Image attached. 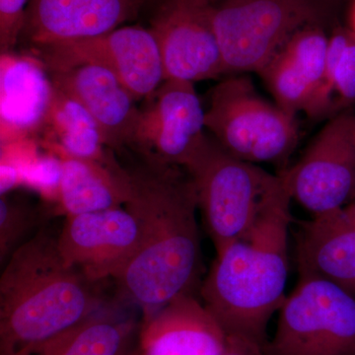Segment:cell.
Wrapping results in <instances>:
<instances>
[{"label":"cell","instance_id":"1","mask_svg":"<svg viewBox=\"0 0 355 355\" xmlns=\"http://www.w3.org/2000/svg\"><path fill=\"white\" fill-rule=\"evenodd\" d=\"M128 173L125 207L137 219L141 242L116 277L119 292L148 321L172 300L200 287L202 242L197 191L182 166L142 156Z\"/></svg>","mask_w":355,"mask_h":355},{"label":"cell","instance_id":"2","mask_svg":"<svg viewBox=\"0 0 355 355\" xmlns=\"http://www.w3.org/2000/svg\"><path fill=\"white\" fill-rule=\"evenodd\" d=\"M291 200L280 176L253 228L216 254L200 287L202 304L226 335L263 347L268 323L286 298Z\"/></svg>","mask_w":355,"mask_h":355},{"label":"cell","instance_id":"3","mask_svg":"<svg viewBox=\"0 0 355 355\" xmlns=\"http://www.w3.org/2000/svg\"><path fill=\"white\" fill-rule=\"evenodd\" d=\"M97 284L65 265L46 230L21 244L0 279V355H13L99 313Z\"/></svg>","mask_w":355,"mask_h":355},{"label":"cell","instance_id":"4","mask_svg":"<svg viewBox=\"0 0 355 355\" xmlns=\"http://www.w3.org/2000/svg\"><path fill=\"white\" fill-rule=\"evenodd\" d=\"M184 169L197 191L205 231L221 253L253 228L280 176L229 154L207 133Z\"/></svg>","mask_w":355,"mask_h":355},{"label":"cell","instance_id":"5","mask_svg":"<svg viewBox=\"0 0 355 355\" xmlns=\"http://www.w3.org/2000/svg\"><path fill=\"white\" fill-rule=\"evenodd\" d=\"M205 130L224 150L253 164L282 162L299 141L295 114L261 97L242 74L212 89Z\"/></svg>","mask_w":355,"mask_h":355},{"label":"cell","instance_id":"6","mask_svg":"<svg viewBox=\"0 0 355 355\" xmlns=\"http://www.w3.org/2000/svg\"><path fill=\"white\" fill-rule=\"evenodd\" d=\"M210 17L225 76L260 72L295 33L318 25V0H214Z\"/></svg>","mask_w":355,"mask_h":355},{"label":"cell","instance_id":"7","mask_svg":"<svg viewBox=\"0 0 355 355\" xmlns=\"http://www.w3.org/2000/svg\"><path fill=\"white\" fill-rule=\"evenodd\" d=\"M265 355H355V295L318 277H299L279 311Z\"/></svg>","mask_w":355,"mask_h":355},{"label":"cell","instance_id":"8","mask_svg":"<svg viewBox=\"0 0 355 355\" xmlns=\"http://www.w3.org/2000/svg\"><path fill=\"white\" fill-rule=\"evenodd\" d=\"M48 71L90 64L109 70L135 101L146 99L165 80L157 41L142 26H121L113 31L41 46Z\"/></svg>","mask_w":355,"mask_h":355},{"label":"cell","instance_id":"9","mask_svg":"<svg viewBox=\"0 0 355 355\" xmlns=\"http://www.w3.org/2000/svg\"><path fill=\"white\" fill-rule=\"evenodd\" d=\"M354 114H336L315 137L300 160L280 173L291 200L313 217L355 200Z\"/></svg>","mask_w":355,"mask_h":355},{"label":"cell","instance_id":"10","mask_svg":"<svg viewBox=\"0 0 355 355\" xmlns=\"http://www.w3.org/2000/svg\"><path fill=\"white\" fill-rule=\"evenodd\" d=\"M207 0H162L150 22L166 79L198 83L225 76Z\"/></svg>","mask_w":355,"mask_h":355},{"label":"cell","instance_id":"11","mask_svg":"<svg viewBox=\"0 0 355 355\" xmlns=\"http://www.w3.org/2000/svg\"><path fill=\"white\" fill-rule=\"evenodd\" d=\"M139 109L132 148L184 167L205 132V110L193 83L166 79Z\"/></svg>","mask_w":355,"mask_h":355},{"label":"cell","instance_id":"12","mask_svg":"<svg viewBox=\"0 0 355 355\" xmlns=\"http://www.w3.org/2000/svg\"><path fill=\"white\" fill-rule=\"evenodd\" d=\"M141 242L137 219L123 207L67 216L58 236L65 265L95 284L114 279L132 260Z\"/></svg>","mask_w":355,"mask_h":355},{"label":"cell","instance_id":"13","mask_svg":"<svg viewBox=\"0 0 355 355\" xmlns=\"http://www.w3.org/2000/svg\"><path fill=\"white\" fill-rule=\"evenodd\" d=\"M142 0H29L22 34L38 46L91 38L132 19Z\"/></svg>","mask_w":355,"mask_h":355},{"label":"cell","instance_id":"14","mask_svg":"<svg viewBox=\"0 0 355 355\" xmlns=\"http://www.w3.org/2000/svg\"><path fill=\"white\" fill-rule=\"evenodd\" d=\"M329 37L319 25L299 30L259 74L275 103L286 112L314 116L323 79Z\"/></svg>","mask_w":355,"mask_h":355},{"label":"cell","instance_id":"15","mask_svg":"<svg viewBox=\"0 0 355 355\" xmlns=\"http://www.w3.org/2000/svg\"><path fill=\"white\" fill-rule=\"evenodd\" d=\"M50 76L53 87L87 110L109 148H132L139 109L114 74L103 67L84 64Z\"/></svg>","mask_w":355,"mask_h":355},{"label":"cell","instance_id":"16","mask_svg":"<svg viewBox=\"0 0 355 355\" xmlns=\"http://www.w3.org/2000/svg\"><path fill=\"white\" fill-rule=\"evenodd\" d=\"M299 277H318L355 295V200L304 222L296 237Z\"/></svg>","mask_w":355,"mask_h":355},{"label":"cell","instance_id":"17","mask_svg":"<svg viewBox=\"0 0 355 355\" xmlns=\"http://www.w3.org/2000/svg\"><path fill=\"white\" fill-rule=\"evenodd\" d=\"M227 335L195 296L168 303L139 330L141 355H221Z\"/></svg>","mask_w":355,"mask_h":355},{"label":"cell","instance_id":"18","mask_svg":"<svg viewBox=\"0 0 355 355\" xmlns=\"http://www.w3.org/2000/svg\"><path fill=\"white\" fill-rule=\"evenodd\" d=\"M2 144L28 139L43 128L53 94V85L42 60L11 53L1 55Z\"/></svg>","mask_w":355,"mask_h":355},{"label":"cell","instance_id":"19","mask_svg":"<svg viewBox=\"0 0 355 355\" xmlns=\"http://www.w3.org/2000/svg\"><path fill=\"white\" fill-rule=\"evenodd\" d=\"M62 159L58 209L65 217L123 207L130 195L127 170L109 162Z\"/></svg>","mask_w":355,"mask_h":355},{"label":"cell","instance_id":"20","mask_svg":"<svg viewBox=\"0 0 355 355\" xmlns=\"http://www.w3.org/2000/svg\"><path fill=\"white\" fill-rule=\"evenodd\" d=\"M137 330L133 318L99 312L69 330L13 355H130Z\"/></svg>","mask_w":355,"mask_h":355},{"label":"cell","instance_id":"21","mask_svg":"<svg viewBox=\"0 0 355 355\" xmlns=\"http://www.w3.org/2000/svg\"><path fill=\"white\" fill-rule=\"evenodd\" d=\"M49 148L58 157L109 162L104 135L87 110L53 87L50 109L43 128Z\"/></svg>","mask_w":355,"mask_h":355},{"label":"cell","instance_id":"22","mask_svg":"<svg viewBox=\"0 0 355 355\" xmlns=\"http://www.w3.org/2000/svg\"><path fill=\"white\" fill-rule=\"evenodd\" d=\"M355 103V35L336 29L329 37L321 89L313 119L322 118Z\"/></svg>","mask_w":355,"mask_h":355},{"label":"cell","instance_id":"23","mask_svg":"<svg viewBox=\"0 0 355 355\" xmlns=\"http://www.w3.org/2000/svg\"><path fill=\"white\" fill-rule=\"evenodd\" d=\"M36 214L25 203L0 198V260L6 261L20 246V241L36 224Z\"/></svg>","mask_w":355,"mask_h":355},{"label":"cell","instance_id":"24","mask_svg":"<svg viewBox=\"0 0 355 355\" xmlns=\"http://www.w3.org/2000/svg\"><path fill=\"white\" fill-rule=\"evenodd\" d=\"M60 177L62 159L57 155H37L22 169V184L39 191L44 198L58 202Z\"/></svg>","mask_w":355,"mask_h":355},{"label":"cell","instance_id":"25","mask_svg":"<svg viewBox=\"0 0 355 355\" xmlns=\"http://www.w3.org/2000/svg\"><path fill=\"white\" fill-rule=\"evenodd\" d=\"M29 0H0V51L11 53L24 27Z\"/></svg>","mask_w":355,"mask_h":355},{"label":"cell","instance_id":"26","mask_svg":"<svg viewBox=\"0 0 355 355\" xmlns=\"http://www.w3.org/2000/svg\"><path fill=\"white\" fill-rule=\"evenodd\" d=\"M221 355H265L259 343L241 336H227L225 349Z\"/></svg>","mask_w":355,"mask_h":355},{"label":"cell","instance_id":"27","mask_svg":"<svg viewBox=\"0 0 355 355\" xmlns=\"http://www.w3.org/2000/svg\"><path fill=\"white\" fill-rule=\"evenodd\" d=\"M1 196L7 195L9 191L14 190L16 187L22 184V171L17 165L6 159H1Z\"/></svg>","mask_w":355,"mask_h":355},{"label":"cell","instance_id":"28","mask_svg":"<svg viewBox=\"0 0 355 355\" xmlns=\"http://www.w3.org/2000/svg\"><path fill=\"white\" fill-rule=\"evenodd\" d=\"M350 26H352L350 30L355 35V1L354 6H352V12H350Z\"/></svg>","mask_w":355,"mask_h":355},{"label":"cell","instance_id":"29","mask_svg":"<svg viewBox=\"0 0 355 355\" xmlns=\"http://www.w3.org/2000/svg\"><path fill=\"white\" fill-rule=\"evenodd\" d=\"M354 137L355 140V116H354Z\"/></svg>","mask_w":355,"mask_h":355},{"label":"cell","instance_id":"30","mask_svg":"<svg viewBox=\"0 0 355 355\" xmlns=\"http://www.w3.org/2000/svg\"><path fill=\"white\" fill-rule=\"evenodd\" d=\"M130 355H141V354H140L139 352V354H132Z\"/></svg>","mask_w":355,"mask_h":355},{"label":"cell","instance_id":"31","mask_svg":"<svg viewBox=\"0 0 355 355\" xmlns=\"http://www.w3.org/2000/svg\"><path fill=\"white\" fill-rule=\"evenodd\" d=\"M207 1L212 2V1H214V0H207Z\"/></svg>","mask_w":355,"mask_h":355}]
</instances>
